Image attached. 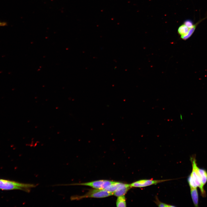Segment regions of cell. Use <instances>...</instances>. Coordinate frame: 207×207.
<instances>
[{
  "label": "cell",
  "instance_id": "obj_14",
  "mask_svg": "<svg viewBox=\"0 0 207 207\" xmlns=\"http://www.w3.org/2000/svg\"><path fill=\"white\" fill-rule=\"evenodd\" d=\"M7 23L5 22H0V26H7Z\"/></svg>",
  "mask_w": 207,
  "mask_h": 207
},
{
  "label": "cell",
  "instance_id": "obj_13",
  "mask_svg": "<svg viewBox=\"0 0 207 207\" xmlns=\"http://www.w3.org/2000/svg\"><path fill=\"white\" fill-rule=\"evenodd\" d=\"M156 203L158 206L159 207H174V206L161 202L158 200L156 201Z\"/></svg>",
  "mask_w": 207,
  "mask_h": 207
},
{
  "label": "cell",
  "instance_id": "obj_4",
  "mask_svg": "<svg viewBox=\"0 0 207 207\" xmlns=\"http://www.w3.org/2000/svg\"><path fill=\"white\" fill-rule=\"evenodd\" d=\"M115 182L116 181H114L103 180L95 181L87 183H75L68 184H61L60 185H85L90 186L95 189L104 190L106 187L115 183Z\"/></svg>",
  "mask_w": 207,
  "mask_h": 207
},
{
  "label": "cell",
  "instance_id": "obj_12",
  "mask_svg": "<svg viewBox=\"0 0 207 207\" xmlns=\"http://www.w3.org/2000/svg\"><path fill=\"white\" fill-rule=\"evenodd\" d=\"M183 24L189 28H191L194 24L193 22L190 20H187L185 21Z\"/></svg>",
  "mask_w": 207,
  "mask_h": 207
},
{
  "label": "cell",
  "instance_id": "obj_11",
  "mask_svg": "<svg viewBox=\"0 0 207 207\" xmlns=\"http://www.w3.org/2000/svg\"><path fill=\"white\" fill-rule=\"evenodd\" d=\"M199 171L202 183L204 185L207 182V172L205 170L200 168Z\"/></svg>",
  "mask_w": 207,
  "mask_h": 207
},
{
  "label": "cell",
  "instance_id": "obj_8",
  "mask_svg": "<svg viewBox=\"0 0 207 207\" xmlns=\"http://www.w3.org/2000/svg\"><path fill=\"white\" fill-rule=\"evenodd\" d=\"M190 192L191 197L195 207L198 206V195L197 188H190Z\"/></svg>",
  "mask_w": 207,
  "mask_h": 207
},
{
  "label": "cell",
  "instance_id": "obj_7",
  "mask_svg": "<svg viewBox=\"0 0 207 207\" xmlns=\"http://www.w3.org/2000/svg\"><path fill=\"white\" fill-rule=\"evenodd\" d=\"M190 28L188 27L183 24L179 27L178 29V32L182 39L187 35Z\"/></svg>",
  "mask_w": 207,
  "mask_h": 207
},
{
  "label": "cell",
  "instance_id": "obj_3",
  "mask_svg": "<svg viewBox=\"0 0 207 207\" xmlns=\"http://www.w3.org/2000/svg\"><path fill=\"white\" fill-rule=\"evenodd\" d=\"M113 195V193L104 189H93L90 190L84 195L72 196L71 200H78L84 198H104Z\"/></svg>",
  "mask_w": 207,
  "mask_h": 207
},
{
  "label": "cell",
  "instance_id": "obj_6",
  "mask_svg": "<svg viewBox=\"0 0 207 207\" xmlns=\"http://www.w3.org/2000/svg\"><path fill=\"white\" fill-rule=\"evenodd\" d=\"M131 188L130 184L123 183L113 193V195L117 197L124 195Z\"/></svg>",
  "mask_w": 207,
  "mask_h": 207
},
{
  "label": "cell",
  "instance_id": "obj_5",
  "mask_svg": "<svg viewBox=\"0 0 207 207\" xmlns=\"http://www.w3.org/2000/svg\"><path fill=\"white\" fill-rule=\"evenodd\" d=\"M168 180H154L153 179L141 180L130 184L131 187H142L156 184Z\"/></svg>",
  "mask_w": 207,
  "mask_h": 207
},
{
  "label": "cell",
  "instance_id": "obj_2",
  "mask_svg": "<svg viewBox=\"0 0 207 207\" xmlns=\"http://www.w3.org/2000/svg\"><path fill=\"white\" fill-rule=\"evenodd\" d=\"M36 186L33 184L24 183L0 179V189L2 190H20L29 192L30 188Z\"/></svg>",
  "mask_w": 207,
  "mask_h": 207
},
{
  "label": "cell",
  "instance_id": "obj_9",
  "mask_svg": "<svg viewBox=\"0 0 207 207\" xmlns=\"http://www.w3.org/2000/svg\"><path fill=\"white\" fill-rule=\"evenodd\" d=\"M123 183L120 182L116 181L115 183L107 187L104 190L113 193Z\"/></svg>",
  "mask_w": 207,
  "mask_h": 207
},
{
  "label": "cell",
  "instance_id": "obj_1",
  "mask_svg": "<svg viewBox=\"0 0 207 207\" xmlns=\"http://www.w3.org/2000/svg\"><path fill=\"white\" fill-rule=\"evenodd\" d=\"M192 164V170L189 176L188 179V182L190 188H199L202 195L204 197L206 193L204 189L200 173L199 168L197 166L195 157L191 158Z\"/></svg>",
  "mask_w": 207,
  "mask_h": 207
},
{
  "label": "cell",
  "instance_id": "obj_10",
  "mask_svg": "<svg viewBox=\"0 0 207 207\" xmlns=\"http://www.w3.org/2000/svg\"><path fill=\"white\" fill-rule=\"evenodd\" d=\"M116 204L117 207H126V203L125 196L123 195L118 197Z\"/></svg>",
  "mask_w": 207,
  "mask_h": 207
}]
</instances>
